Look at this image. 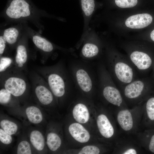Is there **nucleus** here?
Wrapping results in <instances>:
<instances>
[{
    "instance_id": "f257e3e1",
    "label": "nucleus",
    "mask_w": 154,
    "mask_h": 154,
    "mask_svg": "<svg viewBox=\"0 0 154 154\" xmlns=\"http://www.w3.org/2000/svg\"><path fill=\"white\" fill-rule=\"evenodd\" d=\"M1 15L7 23H33L42 33L44 27L41 23V18L47 17L62 21L63 18L50 15L44 12L36 10L32 7L25 0H12Z\"/></svg>"
},
{
    "instance_id": "f03ea898",
    "label": "nucleus",
    "mask_w": 154,
    "mask_h": 154,
    "mask_svg": "<svg viewBox=\"0 0 154 154\" xmlns=\"http://www.w3.org/2000/svg\"><path fill=\"white\" fill-rule=\"evenodd\" d=\"M101 60L118 88L138 78L137 72L129 59L119 55L110 47H106Z\"/></svg>"
},
{
    "instance_id": "7ed1b4c3",
    "label": "nucleus",
    "mask_w": 154,
    "mask_h": 154,
    "mask_svg": "<svg viewBox=\"0 0 154 154\" xmlns=\"http://www.w3.org/2000/svg\"><path fill=\"white\" fill-rule=\"evenodd\" d=\"M45 80L55 97L62 98L68 90L75 86L68 68L62 60L55 64L35 68Z\"/></svg>"
},
{
    "instance_id": "20e7f679",
    "label": "nucleus",
    "mask_w": 154,
    "mask_h": 154,
    "mask_svg": "<svg viewBox=\"0 0 154 154\" xmlns=\"http://www.w3.org/2000/svg\"><path fill=\"white\" fill-rule=\"evenodd\" d=\"M81 59L69 61L68 69L75 86L84 93L91 92L98 87V77L96 67Z\"/></svg>"
},
{
    "instance_id": "39448f33",
    "label": "nucleus",
    "mask_w": 154,
    "mask_h": 154,
    "mask_svg": "<svg viewBox=\"0 0 154 154\" xmlns=\"http://www.w3.org/2000/svg\"><path fill=\"white\" fill-rule=\"evenodd\" d=\"M96 68L98 77V88L105 101L112 105L114 110L129 108L121 92L108 71L103 62L100 60Z\"/></svg>"
},
{
    "instance_id": "423d86ee",
    "label": "nucleus",
    "mask_w": 154,
    "mask_h": 154,
    "mask_svg": "<svg viewBox=\"0 0 154 154\" xmlns=\"http://www.w3.org/2000/svg\"><path fill=\"white\" fill-rule=\"evenodd\" d=\"M118 88L128 107L131 108L142 103L154 92V80L138 78Z\"/></svg>"
},
{
    "instance_id": "0eeeda50",
    "label": "nucleus",
    "mask_w": 154,
    "mask_h": 154,
    "mask_svg": "<svg viewBox=\"0 0 154 154\" xmlns=\"http://www.w3.org/2000/svg\"><path fill=\"white\" fill-rule=\"evenodd\" d=\"M114 114L120 133L135 135L141 131L143 102L131 108L115 110Z\"/></svg>"
},
{
    "instance_id": "6e6552de",
    "label": "nucleus",
    "mask_w": 154,
    "mask_h": 154,
    "mask_svg": "<svg viewBox=\"0 0 154 154\" xmlns=\"http://www.w3.org/2000/svg\"><path fill=\"white\" fill-rule=\"evenodd\" d=\"M25 75L24 72L14 66L0 74V85L17 98L22 97L26 94L29 88Z\"/></svg>"
},
{
    "instance_id": "1a4fd4ad",
    "label": "nucleus",
    "mask_w": 154,
    "mask_h": 154,
    "mask_svg": "<svg viewBox=\"0 0 154 154\" xmlns=\"http://www.w3.org/2000/svg\"><path fill=\"white\" fill-rule=\"evenodd\" d=\"M23 24L29 38L31 39L36 48L41 53L42 57L41 61L42 64H45L48 58L56 50H59L68 54H72L74 52V50L73 48H64L54 44L29 27L27 23Z\"/></svg>"
},
{
    "instance_id": "9d476101",
    "label": "nucleus",
    "mask_w": 154,
    "mask_h": 154,
    "mask_svg": "<svg viewBox=\"0 0 154 154\" xmlns=\"http://www.w3.org/2000/svg\"><path fill=\"white\" fill-rule=\"evenodd\" d=\"M81 46L79 54L80 59L90 62L101 56L102 46L94 27L90 26Z\"/></svg>"
},
{
    "instance_id": "9b49d317",
    "label": "nucleus",
    "mask_w": 154,
    "mask_h": 154,
    "mask_svg": "<svg viewBox=\"0 0 154 154\" xmlns=\"http://www.w3.org/2000/svg\"><path fill=\"white\" fill-rule=\"evenodd\" d=\"M29 77L37 101L44 105L52 104L54 100V96L44 78L35 70L32 71Z\"/></svg>"
},
{
    "instance_id": "f8f14e48",
    "label": "nucleus",
    "mask_w": 154,
    "mask_h": 154,
    "mask_svg": "<svg viewBox=\"0 0 154 154\" xmlns=\"http://www.w3.org/2000/svg\"><path fill=\"white\" fill-rule=\"evenodd\" d=\"M114 153L118 154H140L145 153L135 135L120 133L114 143Z\"/></svg>"
},
{
    "instance_id": "ddd939ff",
    "label": "nucleus",
    "mask_w": 154,
    "mask_h": 154,
    "mask_svg": "<svg viewBox=\"0 0 154 154\" xmlns=\"http://www.w3.org/2000/svg\"><path fill=\"white\" fill-rule=\"evenodd\" d=\"M28 38L27 34L24 29L22 35L16 47V54L14 58L15 66L23 71L26 74L28 72L27 64L29 57Z\"/></svg>"
},
{
    "instance_id": "4468645a",
    "label": "nucleus",
    "mask_w": 154,
    "mask_h": 154,
    "mask_svg": "<svg viewBox=\"0 0 154 154\" xmlns=\"http://www.w3.org/2000/svg\"><path fill=\"white\" fill-rule=\"evenodd\" d=\"M84 19L82 33L79 41L76 44L80 47L90 27V24L94 14L99 5L95 0H78Z\"/></svg>"
},
{
    "instance_id": "2eb2a0df",
    "label": "nucleus",
    "mask_w": 154,
    "mask_h": 154,
    "mask_svg": "<svg viewBox=\"0 0 154 154\" xmlns=\"http://www.w3.org/2000/svg\"><path fill=\"white\" fill-rule=\"evenodd\" d=\"M128 58L137 72L145 73L153 68L154 58L142 51L134 50L129 54Z\"/></svg>"
},
{
    "instance_id": "dca6fc26",
    "label": "nucleus",
    "mask_w": 154,
    "mask_h": 154,
    "mask_svg": "<svg viewBox=\"0 0 154 154\" xmlns=\"http://www.w3.org/2000/svg\"><path fill=\"white\" fill-rule=\"evenodd\" d=\"M97 124L101 136L106 139L112 138L114 143L120 133L116 123H112L106 115L101 114L98 116Z\"/></svg>"
},
{
    "instance_id": "f3484780",
    "label": "nucleus",
    "mask_w": 154,
    "mask_h": 154,
    "mask_svg": "<svg viewBox=\"0 0 154 154\" xmlns=\"http://www.w3.org/2000/svg\"><path fill=\"white\" fill-rule=\"evenodd\" d=\"M143 106L141 130L154 126V92L143 102Z\"/></svg>"
},
{
    "instance_id": "a211bd4d",
    "label": "nucleus",
    "mask_w": 154,
    "mask_h": 154,
    "mask_svg": "<svg viewBox=\"0 0 154 154\" xmlns=\"http://www.w3.org/2000/svg\"><path fill=\"white\" fill-rule=\"evenodd\" d=\"M24 30L23 23H18L17 25L5 29L1 34L6 39L10 50L15 49Z\"/></svg>"
},
{
    "instance_id": "6ab92c4d",
    "label": "nucleus",
    "mask_w": 154,
    "mask_h": 154,
    "mask_svg": "<svg viewBox=\"0 0 154 154\" xmlns=\"http://www.w3.org/2000/svg\"><path fill=\"white\" fill-rule=\"evenodd\" d=\"M153 21L152 16L147 13L138 14L131 15L126 20L125 24L129 28L140 29L150 25Z\"/></svg>"
},
{
    "instance_id": "aec40b11",
    "label": "nucleus",
    "mask_w": 154,
    "mask_h": 154,
    "mask_svg": "<svg viewBox=\"0 0 154 154\" xmlns=\"http://www.w3.org/2000/svg\"><path fill=\"white\" fill-rule=\"evenodd\" d=\"M68 130L72 137L80 143H86L90 139V136L88 132L79 123L71 124L69 127Z\"/></svg>"
},
{
    "instance_id": "412c9836",
    "label": "nucleus",
    "mask_w": 154,
    "mask_h": 154,
    "mask_svg": "<svg viewBox=\"0 0 154 154\" xmlns=\"http://www.w3.org/2000/svg\"><path fill=\"white\" fill-rule=\"evenodd\" d=\"M72 114L74 119L79 123H84L89 120V114L88 109L83 103H78L75 106L73 110Z\"/></svg>"
},
{
    "instance_id": "4be33fe9",
    "label": "nucleus",
    "mask_w": 154,
    "mask_h": 154,
    "mask_svg": "<svg viewBox=\"0 0 154 154\" xmlns=\"http://www.w3.org/2000/svg\"><path fill=\"white\" fill-rule=\"evenodd\" d=\"M25 113L29 121L33 123H39L43 119L41 112L35 106H31L27 107L26 109Z\"/></svg>"
},
{
    "instance_id": "5701e85b",
    "label": "nucleus",
    "mask_w": 154,
    "mask_h": 154,
    "mask_svg": "<svg viewBox=\"0 0 154 154\" xmlns=\"http://www.w3.org/2000/svg\"><path fill=\"white\" fill-rule=\"evenodd\" d=\"M30 142L33 147L37 150H42L44 147V137L39 131L34 130L31 131L30 135Z\"/></svg>"
},
{
    "instance_id": "b1692460",
    "label": "nucleus",
    "mask_w": 154,
    "mask_h": 154,
    "mask_svg": "<svg viewBox=\"0 0 154 154\" xmlns=\"http://www.w3.org/2000/svg\"><path fill=\"white\" fill-rule=\"evenodd\" d=\"M135 135L142 147L145 150H147L154 153V133L149 138L138 133Z\"/></svg>"
},
{
    "instance_id": "393cba45",
    "label": "nucleus",
    "mask_w": 154,
    "mask_h": 154,
    "mask_svg": "<svg viewBox=\"0 0 154 154\" xmlns=\"http://www.w3.org/2000/svg\"><path fill=\"white\" fill-rule=\"evenodd\" d=\"M46 142L49 149L52 151H55L60 147L61 141L57 134L50 132L47 135Z\"/></svg>"
},
{
    "instance_id": "a878e982",
    "label": "nucleus",
    "mask_w": 154,
    "mask_h": 154,
    "mask_svg": "<svg viewBox=\"0 0 154 154\" xmlns=\"http://www.w3.org/2000/svg\"><path fill=\"white\" fill-rule=\"evenodd\" d=\"M17 98L13 96L6 90L3 88L0 90V103L3 105L16 103Z\"/></svg>"
},
{
    "instance_id": "bb28decb",
    "label": "nucleus",
    "mask_w": 154,
    "mask_h": 154,
    "mask_svg": "<svg viewBox=\"0 0 154 154\" xmlns=\"http://www.w3.org/2000/svg\"><path fill=\"white\" fill-rule=\"evenodd\" d=\"M14 66V59L9 56V54L0 57V74L6 72Z\"/></svg>"
},
{
    "instance_id": "cd10ccee",
    "label": "nucleus",
    "mask_w": 154,
    "mask_h": 154,
    "mask_svg": "<svg viewBox=\"0 0 154 154\" xmlns=\"http://www.w3.org/2000/svg\"><path fill=\"white\" fill-rule=\"evenodd\" d=\"M0 125L2 129L10 135L15 134L17 131L18 126L17 124L7 119L1 120Z\"/></svg>"
},
{
    "instance_id": "c85d7f7f",
    "label": "nucleus",
    "mask_w": 154,
    "mask_h": 154,
    "mask_svg": "<svg viewBox=\"0 0 154 154\" xmlns=\"http://www.w3.org/2000/svg\"><path fill=\"white\" fill-rule=\"evenodd\" d=\"M18 154H31L32 153L31 146L27 141L24 140L20 142L17 147Z\"/></svg>"
},
{
    "instance_id": "c756f323",
    "label": "nucleus",
    "mask_w": 154,
    "mask_h": 154,
    "mask_svg": "<svg viewBox=\"0 0 154 154\" xmlns=\"http://www.w3.org/2000/svg\"><path fill=\"white\" fill-rule=\"evenodd\" d=\"M116 5L121 8L133 7L137 4V0H115Z\"/></svg>"
},
{
    "instance_id": "7c9ffc66",
    "label": "nucleus",
    "mask_w": 154,
    "mask_h": 154,
    "mask_svg": "<svg viewBox=\"0 0 154 154\" xmlns=\"http://www.w3.org/2000/svg\"><path fill=\"white\" fill-rule=\"evenodd\" d=\"M100 148L94 145H88L83 147L79 152V154H98L100 153Z\"/></svg>"
},
{
    "instance_id": "2f4dec72",
    "label": "nucleus",
    "mask_w": 154,
    "mask_h": 154,
    "mask_svg": "<svg viewBox=\"0 0 154 154\" xmlns=\"http://www.w3.org/2000/svg\"><path fill=\"white\" fill-rule=\"evenodd\" d=\"M8 48H9L6 40L1 34L0 36V57L9 54Z\"/></svg>"
},
{
    "instance_id": "473e14b6",
    "label": "nucleus",
    "mask_w": 154,
    "mask_h": 154,
    "mask_svg": "<svg viewBox=\"0 0 154 154\" xmlns=\"http://www.w3.org/2000/svg\"><path fill=\"white\" fill-rule=\"evenodd\" d=\"M10 135L2 129H0V141L5 144H10L12 141V138Z\"/></svg>"
},
{
    "instance_id": "72a5a7b5",
    "label": "nucleus",
    "mask_w": 154,
    "mask_h": 154,
    "mask_svg": "<svg viewBox=\"0 0 154 154\" xmlns=\"http://www.w3.org/2000/svg\"><path fill=\"white\" fill-rule=\"evenodd\" d=\"M150 37L151 40L154 42V29L151 33Z\"/></svg>"
},
{
    "instance_id": "f704fd0d",
    "label": "nucleus",
    "mask_w": 154,
    "mask_h": 154,
    "mask_svg": "<svg viewBox=\"0 0 154 154\" xmlns=\"http://www.w3.org/2000/svg\"><path fill=\"white\" fill-rule=\"evenodd\" d=\"M153 68V76H154V64Z\"/></svg>"
}]
</instances>
